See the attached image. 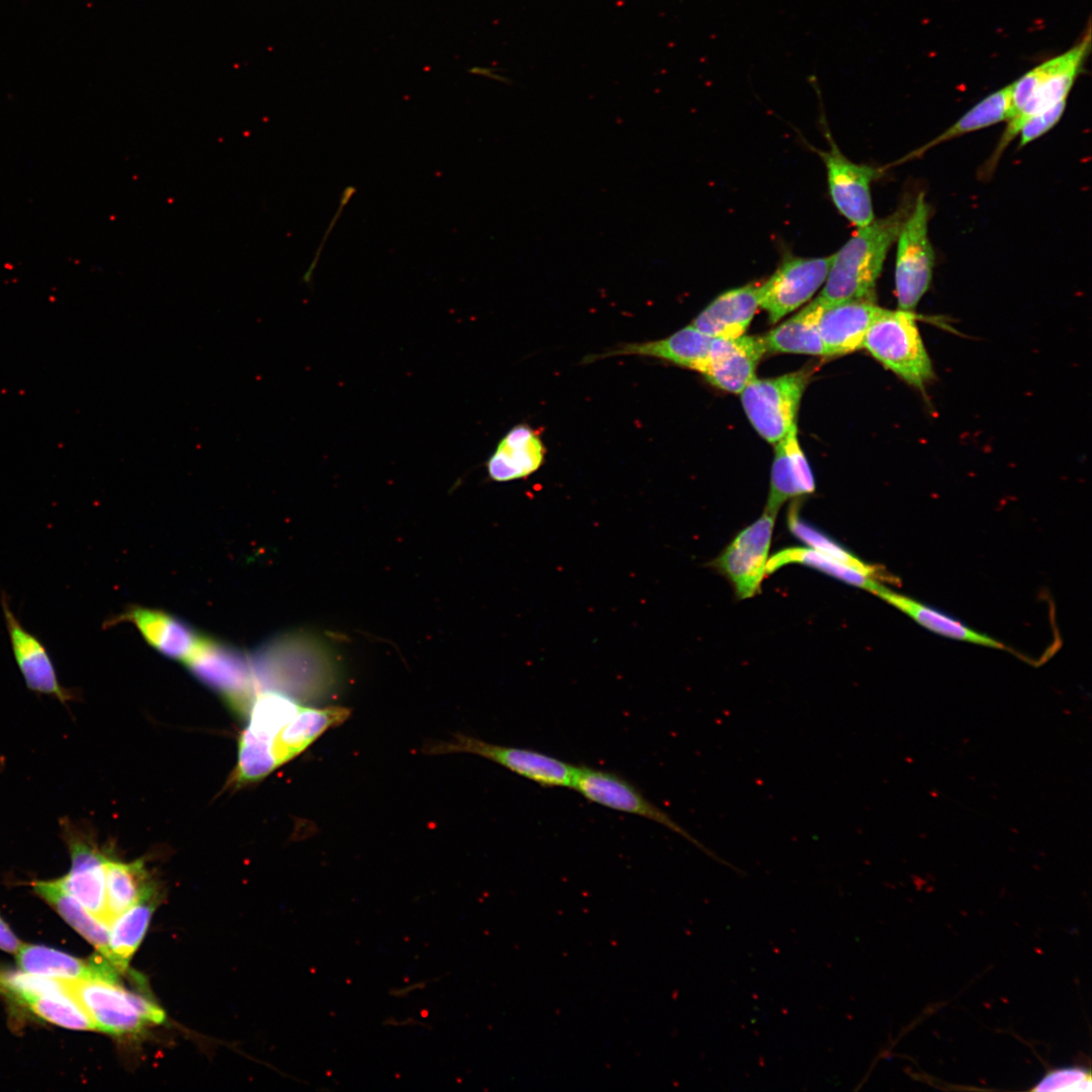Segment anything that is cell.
Masks as SVG:
<instances>
[{
	"label": "cell",
	"instance_id": "6da1fadb",
	"mask_svg": "<svg viewBox=\"0 0 1092 1092\" xmlns=\"http://www.w3.org/2000/svg\"><path fill=\"white\" fill-rule=\"evenodd\" d=\"M913 203L908 201L886 217L858 228L833 254L825 285L816 298L822 305L846 300H873L887 253L897 240Z\"/></svg>",
	"mask_w": 1092,
	"mask_h": 1092
},
{
	"label": "cell",
	"instance_id": "7a4b0ae2",
	"mask_svg": "<svg viewBox=\"0 0 1092 1092\" xmlns=\"http://www.w3.org/2000/svg\"><path fill=\"white\" fill-rule=\"evenodd\" d=\"M66 991L84 1008L96 1029L113 1035L132 1034L161 1024L165 1013L144 995L126 990L119 981L64 980Z\"/></svg>",
	"mask_w": 1092,
	"mask_h": 1092
},
{
	"label": "cell",
	"instance_id": "3957f363",
	"mask_svg": "<svg viewBox=\"0 0 1092 1092\" xmlns=\"http://www.w3.org/2000/svg\"><path fill=\"white\" fill-rule=\"evenodd\" d=\"M861 348L908 384L923 388L933 369L912 310L882 308Z\"/></svg>",
	"mask_w": 1092,
	"mask_h": 1092
},
{
	"label": "cell",
	"instance_id": "277c9868",
	"mask_svg": "<svg viewBox=\"0 0 1092 1092\" xmlns=\"http://www.w3.org/2000/svg\"><path fill=\"white\" fill-rule=\"evenodd\" d=\"M297 634L276 636L250 655L257 694L272 691L293 699L305 697L316 679L314 649Z\"/></svg>",
	"mask_w": 1092,
	"mask_h": 1092
},
{
	"label": "cell",
	"instance_id": "5b68a950",
	"mask_svg": "<svg viewBox=\"0 0 1092 1092\" xmlns=\"http://www.w3.org/2000/svg\"><path fill=\"white\" fill-rule=\"evenodd\" d=\"M929 205L919 193L897 238L895 293L899 308L913 310L929 288L934 252L928 237Z\"/></svg>",
	"mask_w": 1092,
	"mask_h": 1092
},
{
	"label": "cell",
	"instance_id": "8992f818",
	"mask_svg": "<svg viewBox=\"0 0 1092 1092\" xmlns=\"http://www.w3.org/2000/svg\"><path fill=\"white\" fill-rule=\"evenodd\" d=\"M183 663L234 710L249 712L257 693L250 655L242 649L205 635Z\"/></svg>",
	"mask_w": 1092,
	"mask_h": 1092
},
{
	"label": "cell",
	"instance_id": "52a82bcc",
	"mask_svg": "<svg viewBox=\"0 0 1092 1092\" xmlns=\"http://www.w3.org/2000/svg\"><path fill=\"white\" fill-rule=\"evenodd\" d=\"M808 373L798 371L776 378L755 377L740 392L744 412L755 431L777 443L794 425Z\"/></svg>",
	"mask_w": 1092,
	"mask_h": 1092
},
{
	"label": "cell",
	"instance_id": "ba28073f",
	"mask_svg": "<svg viewBox=\"0 0 1092 1092\" xmlns=\"http://www.w3.org/2000/svg\"><path fill=\"white\" fill-rule=\"evenodd\" d=\"M453 752L479 755L547 788H571L576 771V765L541 751L496 745L466 735H457L429 749V753L436 754Z\"/></svg>",
	"mask_w": 1092,
	"mask_h": 1092
},
{
	"label": "cell",
	"instance_id": "9c48e42d",
	"mask_svg": "<svg viewBox=\"0 0 1092 1092\" xmlns=\"http://www.w3.org/2000/svg\"><path fill=\"white\" fill-rule=\"evenodd\" d=\"M571 789L592 803L654 821L686 838L713 858L721 860L664 810L649 801L637 787L616 772L576 765Z\"/></svg>",
	"mask_w": 1092,
	"mask_h": 1092
},
{
	"label": "cell",
	"instance_id": "30bf717a",
	"mask_svg": "<svg viewBox=\"0 0 1092 1092\" xmlns=\"http://www.w3.org/2000/svg\"><path fill=\"white\" fill-rule=\"evenodd\" d=\"M777 515L763 511L741 530L712 562L733 585L738 599H750L760 592L766 575L768 551Z\"/></svg>",
	"mask_w": 1092,
	"mask_h": 1092
},
{
	"label": "cell",
	"instance_id": "8fae6325",
	"mask_svg": "<svg viewBox=\"0 0 1092 1092\" xmlns=\"http://www.w3.org/2000/svg\"><path fill=\"white\" fill-rule=\"evenodd\" d=\"M1090 46L1091 32L1088 29L1083 38L1070 50L1031 69L1035 79L1034 92L1023 108L1008 120L1000 143L992 156L991 164H995L1028 117L1067 100Z\"/></svg>",
	"mask_w": 1092,
	"mask_h": 1092
},
{
	"label": "cell",
	"instance_id": "7c38bea8",
	"mask_svg": "<svg viewBox=\"0 0 1092 1092\" xmlns=\"http://www.w3.org/2000/svg\"><path fill=\"white\" fill-rule=\"evenodd\" d=\"M832 258H788L759 285V307L767 312L770 323H778L815 294L827 278Z\"/></svg>",
	"mask_w": 1092,
	"mask_h": 1092
},
{
	"label": "cell",
	"instance_id": "4fadbf2b",
	"mask_svg": "<svg viewBox=\"0 0 1092 1092\" xmlns=\"http://www.w3.org/2000/svg\"><path fill=\"white\" fill-rule=\"evenodd\" d=\"M63 835L71 856L70 871L56 884L89 912L108 923L105 894V862L108 858L87 833L68 823Z\"/></svg>",
	"mask_w": 1092,
	"mask_h": 1092
},
{
	"label": "cell",
	"instance_id": "5bb4252c",
	"mask_svg": "<svg viewBox=\"0 0 1092 1092\" xmlns=\"http://www.w3.org/2000/svg\"><path fill=\"white\" fill-rule=\"evenodd\" d=\"M0 605L11 651L27 689L36 694L54 697L62 703L72 700L74 694L61 685L46 645L21 624L4 590L1 592Z\"/></svg>",
	"mask_w": 1092,
	"mask_h": 1092
},
{
	"label": "cell",
	"instance_id": "9a60e30c",
	"mask_svg": "<svg viewBox=\"0 0 1092 1092\" xmlns=\"http://www.w3.org/2000/svg\"><path fill=\"white\" fill-rule=\"evenodd\" d=\"M827 172L831 199L838 211L857 228L874 218L871 183L879 170L847 159L831 141L828 151H818Z\"/></svg>",
	"mask_w": 1092,
	"mask_h": 1092
},
{
	"label": "cell",
	"instance_id": "2e32d148",
	"mask_svg": "<svg viewBox=\"0 0 1092 1092\" xmlns=\"http://www.w3.org/2000/svg\"><path fill=\"white\" fill-rule=\"evenodd\" d=\"M120 622L133 624L149 645L162 655L181 662L197 649L205 636L182 619L156 609L130 607L107 620L104 626Z\"/></svg>",
	"mask_w": 1092,
	"mask_h": 1092
},
{
	"label": "cell",
	"instance_id": "e0dca14e",
	"mask_svg": "<svg viewBox=\"0 0 1092 1092\" xmlns=\"http://www.w3.org/2000/svg\"><path fill=\"white\" fill-rule=\"evenodd\" d=\"M765 353L762 337L712 338L704 376L720 389L740 393L755 377L757 364Z\"/></svg>",
	"mask_w": 1092,
	"mask_h": 1092
},
{
	"label": "cell",
	"instance_id": "ac0fdd59",
	"mask_svg": "<svg viewBox=\"0 0 1092 1092\" xmlns=\"http://www.w3.org/2000/svg\"><path fill=\"white\" fill-rule=\"evenodd\" d=\"M881 309L868 299L822 305L817 328L825 356H840L860 349L869 327Z\"/></svg>",
	"mask_w": 1092,
	"mask_h": 1092
},
{
	"label": "cell",
	"instance_id": "d6986e66",
	"mask_svg": "<svg viewBox=\"0 0 1092 1092\" xmlns=\"http://www.w3.org/2000/svg\"><path fill=\"white\" fill-rule=\"evenodd\" d=\"M711 341V337L691 325L664 339L643 343H628L611 349L600 356H588L587 362L611 356H648L696 370L704 375L708 367Z\"/></svg>",
	"mask_w": 1092,
	"mask_h": 1092
},
{
	"label": "cell",
	"instance_id": "ffe728a7",
	"mask_svg": "<svg viewBox=\"0 0 1092 1092\" xmlns=\"http://www.w3.org/2000/svg\"><path fill=\"white\" fill-rule=\"evenodd\" d=\"M815 490L811 468L797 437V427L776 443L770 473V487L764 511L777 515L789 499Z\"/></svg>",
	"mask_w": 1092,
	"mask_h": 1092
},
{
	"label": "cell",
	"instance_id": "44dd1931",
	"mask_svg": "<svg viewBox=\"0 0 1092 1092\" xmlns=\"http://www.w3.org/2000/svg\"><path fill=\"white\" fill-rule=\"evenodd\" d=\"M759 285L750 283L720 294L699 313L692 325L711 338L744 335L759 307Z\"/></svg>",
	"mask_w": 1092,
	"mask_h": 1092
},
{
	"label": "cell",
	"instance_id": "7402d4cb",
	"mask_svg": "<svg viewBox=\"0 0 1092 1092\" xmlns=\"http://www.w3.org/2000/svg\"><path fill=\"white\" fill-rule=\"evenodd\" d=\"M545 452L540 435L528 425H518L498 442L486 462L487 473L499 482L528 477L541 467Z\"/></svg>",
	"mask_w": 1092,
	"mask_h": 1092
},
{
	"label": "cell",
	"instance_id": "603a6c76",
	"mask_svg": "<svg viewBox=\"0 0 1092 1092\" xmlns=\"http://www.w3.org/2000/svg\"><path fill=\"white\" fill-rule=\"evenodd\" d=\"M25 972L64 980L101 979L119 981L118 972L105 959L84 961L43 945L24 944L16 952Z\"/></svg>",
	"mask_w": 1092,
	"mask_h": 1092
},
{
	"label": "cell",
	"instance_id": "cb8c5ba5",
	"mask_svg": "<svg viewBox=\"0 0 1092 1092\" xmlns=\"http://www.w3.org/2000/svg\"><path fill=\"white\" fill-rule=\"evenodd\" d=\"M350 710L343 707H300L273 741V752L280 766L302 752L331 727L345 722Z\"/></svg>",
	"mask_w": 1092,
	"mask_h": 1092
},
{
	"label": "cell",
	"instance_id": "d4e9b609",
	"mask_svg": "<svg viewBox=\"0 0 1092 1092\" xmlns=\"http://www.w3.org/2000/svg\"><path fill=\"white\" fill-rule=\"evenodd\" d=\"M876 596L933 633L953 640L966 641L991 648H1004V645L994 638L977 632L967 627L962 622L907 596L889 589L885 585H882L876 593Z\"/></svg>",
	"mask_w": 1092,
	"mask_h": 1092
},
{
	"label": "cell",
	"instance_id": "484cf974",
	"mask_svg": "<svg viewBox=\"0 0 1092 1092\" xmlns=\"http://www.w3.org/2000/svg\"><path fill=\"white\" fill-rule=\"evenodd\" d=\"M106 913L111 922L146 897L154 895L152 882L142 859L123 862L107 858L105 862Z\"/></svg>",
	"mask_w": 1092,
	"mask_h": 1092
},
{
	"label": "cell",
	"instance_id": "4316f807",
	"mask_svg": "<svg viewBox=\"0 0 1092 1092\" xmlns=\"http://www.w3.org/2000/svg\"><path fill=\"white\" fill-rule=\"evenodd\" d=\"M822 304L815 299L796 315L762 337L766 352L825 356L818 333Z\"/></svg>",
	"mask_w": 1092,
	"mask_h": 1092
},
{
	"label": "cell",
	"instance_id": "83f0119b",
	"mask_svg": "<svg viewBox=\"0 0 1092 1092\" xmlns=\"http://www.w3.org/2000/svg\"><path fill=\"white\" fill-rule=\"evenodd\" d=\"M33 890L108 962L110 925L94 916L75 898L65 893L55 881L35 882Z\"/></svg>",
	"mask_w": 1092,
	"mask_h": 1092
},
{
	"label": "cell",
	"instance_id": "f1b7e54d",
	"mask_svg": "<svg viewBox=\"0 0 1092 1092\" xmlns=\"http://www.w3.org/2000/svg\"><path fill=\"white\" fill-rule=\"evenodd\" d=\"M793 563L812 567L875 595L883 585L879 580L881 577L842 563L809 547H790L774 554L767 560L766 574H771L779 568Z\"/></svg>",
	"mask_w": 1092,
	"mask_h": 1092
},
{
	"label": "cell",
	"instance_id": "f546056e",
	"mask_svg": "<svg viewBox=\"0 0 1092 1092\" xmlns=\"http://www.w3.org/2000/svg\"><path fill=\"white\" fill-rule=\"evenodd\" d=\"M154 895L132 905L110 924L108 962L120 973L128 969L131 957L140 946L154 909Z\"/></svg>",
	"mask_w": 1092,
	"mask_h": 1092
},
{
	"label": "cell",
	"instance_id": "4dcf8cb0",
	"mask_svg": "<svg viewBox=\"0 0 1092 1092\" xmlns=\"http://www.w3.org/2000/svg\"><path fill=\"white\" fill-rule=\"evenodd\" d=\"M1010 108L1011 84L982 99L939 135L905 156L902 160L909 161L951 139L991 126L1002 120H1008Z\"/></svg>",
	"mask_w": 1092,
	"mask_h": 1092
},
{
	"label": "cell",
	"instance_id": "1f68e13d",
	"mask_svg": "<svg viewBox=\"0 0 1092 1092\" xmlns=\"http://www.w3.org/2000/svg\"><path fill=\"white\" fill-rule=\"evenodd\" d=\"M33 1014L62 1027L78 1030H97L94 1022L69 993H52L26 997L18 1001Z\"/></svg>",
	"mask_w": 1092,
	"mask_h": 1092
},
{
	"label": "cell",
	"instance_id": "d6a6232c",
	"mask_svg": "<svg viewBox=\"0 0 1092 1092\" xmlns=\"http://www.w3.org/2000/svg\"><path fill=\"white\" fill-rule=\"evenodd\" d=\"M799 503H792L787 514L788 528L794 536L826 556L881 577L878 568L862 561L826 534L806 523L800 516Z\"/></svg>",
	"mask_w": 1092,
	"mask_h": 1092
},
{
	"label": "cell",
	"instance_id": "836d02e7",
	"mask_svg": "<svg viewBox=\"0 0 1092 1092\" xmlns=\"http://www.w3.org/2000/svg\"><path fill=\"white\" fill-rule=\"evenodd\" d=\"M0 992L9 995L17 1002L36 995L68 993L61 979L28 972H0Z\"/></svg>",
	"mask_w": 1092,
	"mask_h": 1092
},
{
	"label": "cell",
	"instance_id": "e575fe53",
	"mask_svg": "<svg viewBox=\"0 0 1092 1092\" xmlns=\"http://www.w3.org/2000/svg\"><path fill=\"white\" fill-rule=\"evenodd\" d=\"M1091 1089L1090 1071L1077 1066L1050 1070L1032 1088L1036 1092H1089Z\"/></svg>",
	"mask_w": 1092,
	"mask_h": 1092
},
{
	"label": "cell",
	"instance_id": "d590c367",
	"mask_svg": "<svg viewBox=\"0 0 1092 1092\" xmlns=\"http://www.w3.org/2000/svg\"><path fill=\"white\" fill-rule=\"evenodd\" d=\"M1067 100H1063L1049 109L1028 117L1021 125L1018 134L1020 147L1038 139L1052 129L1061 119Z\"/></svg>",
	"mask_w": 1092,
	"mask_h": 1092
},
{
	"label": "cell",
	"instance_id": "8d00e7d4",
	"mask_svg": "<svg viewBox=\"0 0 1092 1092\" xmlns=\"http://www.w3.org/2000/svg\"><path fill=\"white\" fill-rule=\"evenodd\" d=\"M355 191H356V189H355V187H353V186H348V187H346V188H345V190L343 191V193H342V196H341V202H340V206H339V208H338V211L336 212V214H335L334 218H332V222H331V224L329 225V228H328V231L326 232V234H325V236H324V239H323V241H322V243H321V246H320V248L317 249V251H316V253H315V256H314V258H313V260H312V262H311V264H310L309 268L307 269V271H306V272L304 273V275H303V279H304V281H305V282H307V283L309 282V280H310V277L312 276V273H313V271H314V269H315V267H316L317 261H318V259H320V254H321V252H322V248H323V246L325 245V244H324V242H326L327 238L329 237V233H330V232H331V231L333 230V228H334L335 223H336V222H337V220L339 219V216L341 215V213H342V211H343V208H344V206H345V205H346V204H347V203L349 202V200L351 199V197L353 196V194L355 193Z\"/></svg>",
	"mask_w": 1092,
	"mask_h": 1092
},
{
	"label": "cell",
	"instance_id": "74e56055",
	"mask_svg": "<svg viewBox=\"0 0 1092 1092\" xmlns=\"http://www.w3.org/2000/svg\"><path fill=\"white\" fill-rule=\"evenodd\" d=\"M20 946L21 942L13 934L8 925L0 918V948L11 953H16Z\"/></svg>",
	"mask_w": 1092,
	"mask_h": 1092
}]
</instances>
